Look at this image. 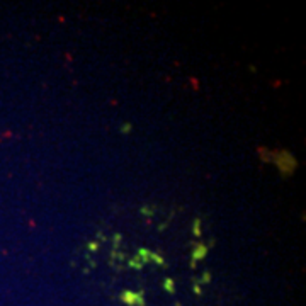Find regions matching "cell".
<instances>
[{"mask_svg":"<svg viewBox=\"0 0 306 306\" xmlns=\"http://www.w3.org/2000/svg\"><path fill=\"white\" fill-rule=\"evenodd\" d=\"M87 248H89L90 252H97V250H99V243H97V242H90L89 245H87Z\"/></svg>","mask_w":306,"mask_h":306,"instance_id":"obj_12","label":"cell"},{"mask_svg":"<svg viewBox=\"0 0 306 306\" xmlns=\"http://www.w3.org/2000/svg\"><path fill=\"white\" fill-rule=\"evenodd\" d=\"M128 267H129V269H133V271H141L145 267V264H143V260H141L138 255H135L133 259L128 260Z\"/></svg>","mask_w":306,"mask_h":306,"instance_id":"obj_4","label":"cell"},{"mask_svg":"<svg viewBox=\"0 0 306 306\" xmlns=\"http://www.w3.org/2000/svg\"><path fill=\"white\" fill-rule=\"evenodd\" d=\"M162 288L165 289V291H167L168 294H174V293H176V282H174V279H170V277H167V279H163Z\"/></svg>","mask_w":306,"mask_h":306,"instance_id":"obj_6","label":"cell"},{"mask_svg":"<svg viewBox=\"0 0 306 306\" xmlns=\"http://www.w3.org/2000/svg\"><path fill=\"white\" fill-rule=\"evenodd\" d=\"M151 262H153V264H155L157 267H160V269H165V267H167L165 259H163L162 255L155 254V252H151Z\"/></svg>","mask_w":306,"mask_h":306,"instance_id":"obj_5","label":"cell"},{"mask_svg":"<svg viewBox=\"0 0 306 306\" xmlns=\"http://www.w3.org/2000/svg\"><path fill=\"white\" fill-rule=\"evenodd\" d=\"M141 215H145V216H153V207L143 206V207H141Z\"/></svg>","mask_w":306,"mask_h":306,"instance_id":"obj_11","label":"cell"},{"mask_svg":"<svg viewBox=\"0 0 306 306\" xmlns=\"http://www.w3.org/2000/svg\"><path fill=\"white\" fill-rule=\"evenodd\" d=\"M211 279H213L211 272H209V271H204V272H203V276H201L199 279H194L193 282L199 284V286H204V284H209V282H211Z\"/></svg>","mask_w":306,"mask_h":306,"instance_id":"obj_8","label":"cell"},{"mask_svg":"<svg viewBox=\"0 0 306 306\" xmlns=\"http://www.w3.org/2000/svg\"><path fill=\"white\" fill-rule=\"evenodd\" d=\"M276 165L279 167L281 176L282 177H289L294 172V168L298 167V162L289 151H274V160Z\"/></svg>","mask_w":306,"mask_h":306,"instance_id":"obj_1","label":"cell"},{"mask_svg":"<svg viewBox=\"0 0 306 306\" xmlns=\"http://www.w3.org/2000/svg\"><path fill=\"white\" fill-rule=\"evenodd\" d=\"M193 289H194V293L198 294V296H201L203 294V288L199 286V284H196V282H193Z\"/></svg>","mask_w":306,"mask_h":306,"instance_id":"obj_13","label":"cell"},{"mask_svg":"<svg viewBox=\"0 0 306 306\" xmlns=\"http://www.w3.org/2000/svg\"><path fill=\"white\" fill-rule=\"evenodd\" d=\"M207 255V247L204 243H194L193 245V252H190V267H196L198 260L206 259Z\"/></svg>","mask_w":306,"mask_h":306,"instance_id":"obj_3","label":"cell"},{"mask_svg":"<svg viewBox=\"0 0 306 306\" xmlns=\"http://www.w3.org/2000/svg\"><path fill=\"white\" fill-rule=\"evenodd\" d=\"M201 226H203V225H201V220H199V218H196V220L193 221V235H194V237H201V235H203V230H201Z\"/></svg>","mask_w":306,"mask_h":306,"instance_id":"obj_9","label":"cell"},{"mask_svg":"<svg viewBox=\"0 0 306 306\" xmlns=\"http://www.w3.org/2000/svg\"><path fill=\"white\" fill-rule=\"evenodd\" d=\"M97 238H99L101 242H106V240H107V238H106V235H104V233H101V232L97 233Z\"/></svg>","mask_w":306,"mask_h":306,"instance_id":"obj_15","label":"cell"},{"mask_svg":"<svg viewBox=\"0 0 306 306\" xmlns=\"http://www.w3.org/2000/svg\"><path fill=\"white\" fill-rule=\"evenodd\" d=\"M136 255H138L140 259L143 260V264H145V265H148L150 262H151V252H150V250H146V248H140V250H138V254H136Z\"/></svg>","mask_w":306,"mask_h":306,"instance_id":"obj_7","label":"cell"},{"mask_svg":"<svg viewBox=\"0 0 306 306\" xmlns=\"http://www.w3.org/2000/svg\"><path fill=\"white\" fill-rule=\"evenodd\" d=\"M112 245H114V250H119V245H121V235H114L112 238Z\"/></svg>","mask_w":306,"mask_h":306,"instance_id":"obj_10","label":"cell"},{"mask_svg":"<svg viewBox=\"0 0 306 306\" xmlns=\"http://www.w3.org/2000/svg\"><path fill=\"white\" fill-rule=\"evenodd\" d=\"M121 301L128 306H145L146 304V299H145V293L143 291H138V293H133V291H123L121 293Z\"/></svg>","mask_w":306,"mask_h":306,"instance_id":"obj_2","label":"cell"},{"mask_svg":"<svg viewBox=\"0 0 306 306\" xmlns=\"http://www.w3.org/2000/svg\"><path fill=\"white\" fill-rule=\"evenodd\" d=\"M129 131H131V124H124V126H121V133L128 135Z\"/></svg>","mask_w":306,"mask_h":306,"instance_id":"obj_14","label":"cell"}]
</instances>
